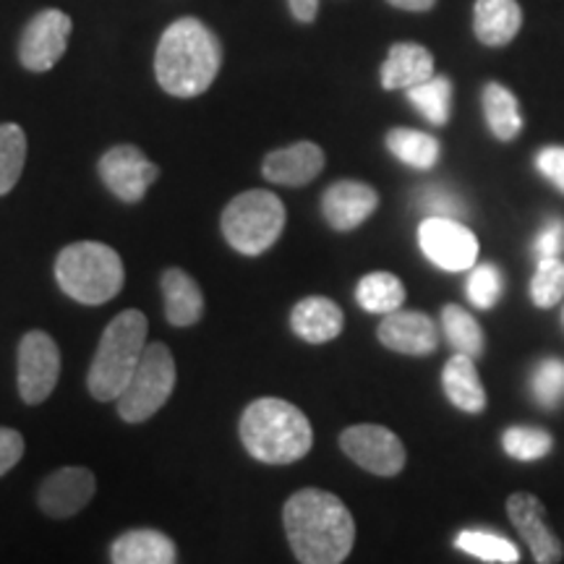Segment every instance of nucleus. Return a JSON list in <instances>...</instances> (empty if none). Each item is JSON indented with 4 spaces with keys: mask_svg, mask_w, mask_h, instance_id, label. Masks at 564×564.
Returning <instances> with one entry per match:
<instances>
[{
    "mask_svg": "<svg viewBox=\"0 0 564 564\" xmlns=\"http://www.w3.org/2000/svg\"><path fill=\"white\" fill-rule=\"evenodd\" d=\"M285 204L270 192H246L223 212V236L243 257L270 251L285 230Z\"/></svg>",
    "mask_w": 564,
    "mask_h": 564,
    "instance_id": "423d86ee",
    "label": "nucleus"
},
{
    "mask_svg": "<svg viewBox=\"0 0 564 564\" xmlns=\"http://www.w3.org/2000/svg\"><path fill=\"white\" fill-rule=\"evenodd\" d=\"M223 66V45L199 19H178L167 26L154 53V76L173 97L204 95Z\"/></svg>",
    "mask_w": 564,
    "mask_h": 564,
    "instance_id": "f03ea898",
    "label": "nucleus"
},
{
    "mask_svg": "<svg viewBox=\"0 0 564 564\" xmlns=\"http://www.w3.org/2000/svg\"><path fill=\"white\" fill-rule=\"evenodd\" d=\"M343 453L373 476H398L405 468V447L400 436L379 423H358L340 434Z\"/></svg>",
    "mask_w": 564,
    "mask_h": 564,
    "instance_id": "9d476101",
    "label": "nucleus"
},
{
    "mask_svg": "<svg viewBox=\"0 0 564 564\" xmlns=\"http://www.w3.org/2000/svg\"><path fill=\"white\" fill-rule=\"evenodd\" d=\"M442 327L444 335H447L449 345H453L455 352H465L470 358L484 356V329L474 316L465 312L457 303H449V306L442 308Z\"/></svg>",
    "mask_w": 564,
    "mask_h": 564,
    "instance_id": "cd10ccee",
    "label": "nucleus"
},
{
    "mask_svg": "<svg viewBox=\"0 0 564 564\" xmlns=\"http://www.w3.org/2000/svg\"><path fill=\"white\" fill-rule=\"evenodd\" d=\"M421 251L444 272H465L478 262V238L453 217H426L419 225Z\"/></svg>",
    "mask_w": 564,
    "mask_h": 564,
    "instance_id": "1a4fd4ad",
    "label": "nucleus"
},
{
    "mask_svg": "<svg viewBox=\"0 0 564 564\" xmlns=\"http://www.w3.org/2000/svg\"><path fill=\"white\" fill-rule=\"evenodd\" d=\"M535 167L564 194V147H544L535 154Z\"/></svg>",
    "mask_w": 564,
    "mask_h": 564,
    "instance_id": "c9c22d12",
    "label": "nucleus"
},
{
    "mask_svg": "<svg viewBox=\"0 0 564 564\" xmlns=\"http://www.w3.org/2000/svg\"><path fill=\"white\" fill-rule=\"evenodd\" d=\"M61 291L84 306H102L123 291V262L116 249L100 241L70 243L55 259Z\"/></svg>",
    "mask_w": 564,
    "mask_h": 564,
    "instance_id": "39448f33",
    "label": "nucleus"
},
{
    "mask_svg": "<svg viewBox=\"0 0 564 564\" xmlns=\"http://www.w3.org/2000/svg\"><path fill=\"white\" fill-rule=\"evenodd\" d=\"M531 299L533 306L552 308L564 299V259L544 257L539 259L535 274L531 280Z\"/></svg>",
    "mask_w": 564,
    "mask_h": 564,
    "instance_id": "2f4dec72",
    "label": "nucleus"
},
{
    "mask_svg": "<svg viewBox=\"0 0 564 564\" xmlns=\"http://www.w3.org/2000/svg\"><path fill=\"white\" fill-rule=\"evenodd\" d=\"M387 150L405 165L415 167V171H432L440 162V141L432 133H423L415 129H392L387 133Z\"/></svg>",
    "mask_w": 564,
    "mask_h": 564,
    "instance_id": "393cba45",
    "label": "nucleus"
},
{
    "mask_svg": "<svg viewBox=\"0 0 564 564\" xmlns=\"http://www.w3.org/2000/svg\"><path fill=\"white\" fill-rule=\"evenodd\" d=\"M535 253H539V259L562 257L564 253V220H552L544 230H541L539 241H535Z\"/></svg>",
    "mask_w": 564,
    "mask_h": 564,
    "instance_id": "4c0bfd02",
    "label": "nucleus"
},
{
    "mask_svg": "<svg viewBox=\"0 0 564 564\" xmlns=\"http://www.w3.org/2000/svg\"><path fill=\"white\" fill-rule=\"evenodd\" d=\"M481 102H484L486 126H489V131L499 141H512L520 131H523V110H520L518 97H514L505 84L499 82L486 84Z\"/></svg>",
    "mask_w": 564,
    "mask_h": 564,
    "instance_id": "b1692460",
    "label": "nucleus"
},
{
    "mask_svg": "<svg viewBox=\"0 0 564 564\" xmlns=\"http://www.w3.org/2000/svg\"><path fill=\"white\" fill-rule=\"evenodd\" d=\"M147 329H150L147 316L137 308L118 314L105 327L87 377L91 398L102 400V403L121 398L141 361V352L147 348Z\"/></svg>",
    "mask_w": 564,
    "mask_h": 564,
    "instance_id": "20e7f679",
    "label": "nucleus"
},
{
    "mask_svg": "<svg viewBox=\"0 0 564 564\" xmlns=\"http://www.w3.org/2000/svg\"><path fill=\"white\" fill-rule=\"evenodd\" d=\"M241 442L253 460L291 465L308 455L314 429L301 408L280 398H262L241 415Z\"/></svg>",
    "mask_w": 564,
    "mask_h": 564,
    "instance_id": "7ed1b4c3",
    "label": "nucleus"
},
{
    "mask_svg": "<svg viewBox=\"0 0 564 564\" xmlns=\"http://www.w3.org/2000/svg\"><path fill=\"white\" fill-rule=\"evenodd\" d=\"M408 100H411L423 118L434 126H444L453 112V82L447 76H432V79L415 84L408 89Z\"/></svg>",
    "mask_w": 564,
    "mask_h": 564,
    "instance_id": "bb28decb",
    "label": "nucleus"
},
{
    "mask_svg": "<svg viewBox=\"0 0 564 564\" xmlns=\"http://www.w3.org/2000/svg\"><path fill=\"white\" fill-rule=\"evenodd\" d=\"M291 3L293 17L303 21V24H312L316 19V11H319V0H288Z\"/></svg>",
    "mask_w": 564,
    "mask_h": 564,
    "instance_id": "58836bf2",
    "label": "nucleus"
},
{
    "mask_svg": "<svg viewBox=\"0 0 564 564\" xmlns=\"http://www.w3.org/2000/svg\"><path fill=\"white\" fill-rule=\"evenodd\" d=\"M97 481L89 468H61L42 481L37 502L51 518H70L95 497Z\"/></svg>",
    "mask_w": 564,
    "mask_h": 564,
    "instance_id": "4468645a",
    "label": "nucleus"
},
{
    "mask_svg": "<svg viewBox=\"0 0 564 564\" xmlns=\"http://www.w3.org/2000/svg\"><path fill=\"white\" fill-rule=\"evenodd\" d=\"M502 447L512 460L533 463L552 453L554 436L535 426H510L502 434Z\"/></svg>",
    "mask_w": 564,
    "mask_h": 564,
    "instance_id": "7c9ffc66",
    "label": "nucleus"
},
{
    "mask_svg": "<svg viewBox=\"0 0 564 564\" xmlns=\"http://www.w3.org/2000/svg\"><path fill=\"white\" fill-rule=\"evenodd\" d=\"M97 171H100V178L110 188V194L129 204L144 199V194L150 192V186L160 175V167L131 144L112 147L105 152Z\"/></svg>",
    "mask_w": 564,
    "mask_h": 564,
    "instance_id": "f8f14e48",
    "label": "nucleus"
},
{
    "mask_svg": "<svg viewBox=\"0 0 564 564\" xmlns=\"http://www.w3.org/2000/svg\"><path fill=\"white\" fill-rule=\"evenodd\" d=\"M162 295H165V316L173 327H192L204 316V295L196 280L183 270L162 274Z\"/></svg>",
    "mask_w": 564,
    "mask_h": 564,
    "instance_id": "4be33fe9",
    "label": "nucleus"
},
{
    "mask_svg": "<svg viewBox=\"0 0 564 564\" xmlns=\"http://www.w3.org/2000/svg\"><path fill=\"white\" fill-rule=\"evenodd\" d=\"M291 327L303 343L322 345L335 340L343 333L345 314L333 299L312 295V299H303L293 306Z\"/></svg>",
    "mask_w": 564,
    "mask_h": 564,
    "instance_id": "a211bd4d",
    "label": "nucleus"
},
{
    "mask_svg": "<svg viewBox=\"0 0 564 564\" xmlns=\"http://www.w3.org/2000/svg\"><path fill=\"white\" fill-rule=\"evenodd\" d=\"M455 546L489 564H514L520 560L518 546L512 541L489 531H460L455 539Z\"/></svg>",
    "mask_w": 564,
    "mask_h": 564,
    "instance_id": "c756f323",
    "label": "nucleus"
},
{
    "mask_svg": "<svg viewBox=\"0 0 564 564\" xmlns=\"http://www.w3.org/2000/svg\"><path fill=\"white\" fill-rule=\"evenodd\" d=\"M26 162V133L17 123L0 126V196L17 186Z\"/></svg>",
    "mask_w": 564,
    "mask_h": 564,
    "instance_id": "c85d7f7f",
    "label": "nucleus"
},
{
    "mask_svg": "<svg viewBox=\"0 0 564 564\" xmlns=\"http://www.w3.org/2000/svg\"><path fill=\"white\" fill-rule=\"evenodd\" d=\"M356 301L371 314H390L405 303V288L400 278L390 272H371L358 282Z\"/></svg>",
    "mask_w": 564,
    "mask_h": 564,
    "instance_id": "a878e982",
    "label": "nucleus"
},
{
    "mask_svg": "<svg viewBox=\"0 0 564 564\" xmlns=\"http://www.w3.org/2000/svg\"><path fill=\"white\" fill-rule=\"evenodd\" d=\"M544 512L546 507L541 505V499L528 491H514L512 497L507 499V514H510L514 531L523 535L533 560L539 564H554L564 556V549L552 528L546 525Z\"/></svg>",
    "mask_w": 564,
    "mask_h": 564,
    "instance_id": "ddd939ff",
    "label": "nucleus"
},
{
    "mask_svg": "<svg viewBox=\"0 0 564 564\" xmlns=\"http://www.w3.org/2000/svg\"><path fill=\"white\" fill-rule=\"evenodd\" d=\"M476 358L455 352L442 371V387L447 400L465 413H484L486 408V390L481 377H478Z\"/></svg>",
    "mask_w": 564,
    "mask_h": 564,
    "instance_id": "412c9836",
    "label": "nucleus"
},
{
    "mask_svg": "<svg viewBox=\"0 0 564 564\" xmlns=\"http://www.w3.org/2000/svg\"><path fill=\"white\" fill-rule=\"evenodd\" d=\"M282 525L295 560L303 564L345 562L356 544L352 514L333 491H295L282 510Z\"/></svg>",
    "mask_w": 564,
    "mask_h": 564,
    "instance_id": "f257e3e1",
    "label": "nucleus"
},
{
    "mask_svg": "<svg viewBox=\"0 0 564 564\" xmlns=\"http://www.w3.org/2000/svg\"><path fill=\"white\" fill-rule=\"evenodd\" d=\"M324 171V152L314 141H299V144L274 150L264 158L262 173L267 181L280 186H306Z\"/></svg>",
    "mask_w": 564,
    "mask_h": 564,
    "instance_id": "f3484780",
    "label": "nucleus"
},
{
    "mask_svg": "<svg viewBox=\"0 0 564 564\" xmlns=\"http://www.w3.org/2000/svg\"><path fill=\"white\" fill-rule=\"evenodd\" d=\"M502 288H505L502 272H499L494 264H474V267H470L468 299L474 301V306L491 308L494 303L499 301V295H502Z\"/></svg>",
    "mask_w": 564,
    "mask_h": 564,
    "instance_id": "72a5a7b5",
    "label": "nucleus"
},
{
    "mask_svg": "<svg viewBox=\"0 0 564 564\" xmlns=\"http://www.w3.org/2000/svg\"><path fill=\"white\" fill-rule=\"evenodd\" d=\"M523 26V9L518 0H476L474 32L486 47H505Z\"/></svg>",
    "mask_w": 564,
    "mask_h": 564,
    "instance_id": "6ab92c4d",
    "label": "nucleus"
},
{
    "mask_svg": "<svg viewBox=\"0 0 564 564\" xmlns=\"http://www.w3.org/2000/svg\"><path fill=\"white\" fill-rule=\"evenodd\" d=\"M24 436L13 429L0 426V476H6L24 457Z\"/></svg>",
    "mask_w": 564,
    "mask_h": 564,
    "instance_id": "e433bc0d",
    "label": "nucleus"
},
{
    "mask_svg": "<svg viewBox=\"0 0 564 564\" xmlns=\"http://www.w3.org/2000/svg\"><path fill=\"white\" fill-rule=\"evenodd\" d=\"M379 207V194L369 183L337 181L322 196V215L329 228L348 232L364 225Z\"/></svg>",
    "mask_w": 564,
    "mask_h": 564,
    "instance_id": "2eb2a0df",
    "label": "nucleus"
},
{
    "mask_svg": "<svg viewBox=\"0 0 564 564\" xmlns=\"http://www.w3.org/2000/svg\"><path fill=\"white\" fill-rule=\"evenodd\" d=\"M110 560L116 564H173L178 549L160 531H129L112 541Z\"/></svg>",
    "mask_w": 564,
    "mask_h": 564,
    "instance_id": "5701e85b",
    "label": "nucleus"
},
{
    "mask_svg": "<svg viewBox=\"0 0 564 564\" xmlns=\"http://www.w3.org/2000/svg\"><path fill=\"white\" fill-rule=\"evenodd\" d=\"M70 30H74V24H70L68 13H63L58 9L40 11L37 17L26 24L24 34H21V66L32 70V74H45V70H51L55 63L63 58V53H66Z\"/></svg>",
    "mask_w": 564,
    "mask_h": 564,
    "instance_id": "9b49d317",
    "label": "nucleus"
},
{
    "mask_svg": "<svg viewBox=\"0 0 564 564\" xmlns=\"http://www.w3.org/2000/svg\"><path fill=\"white\" fill-rule=\"evenodd\" d=\"M173 352L162 343L147 345L129 387H126L121 398H118V413H121V419L129 423L150 421L152 415L167 403V398L173 394Z\"/></svg>",
    "mask_w": 564,
    "mask_h": 564,
    "instance_id": "0eeeda50",
    "label": "nucleus"
},
{
    "mask_svg": "<svg viewBox=\"0 0 564 564\" xmlns=\"http://www.w3.org/2000/svg\"><path fill=\"white\" fill-rule=\"evenodd\" d=\"M377 337L384 348L405 352V356H429L440 345V333H436L432 316L421 312H403V308L384 314Z\"/></svg>",
    "mask_w": 564,
    "mask_h": 564,
    "instance_id": "dca6fc26",
    "label": "nucleus"
},
{
    "mask_svg": "<svg viewBox=\"0 0 564 564\" xmlns=\"http://www.w3.org/2000/svg\"><path fill=\"white\" fill-rule=\"evenodd\" d=\"M19 394L26 405L51 398L61 377V350L42 329H32L19 343Z\"/></svg>",
    "mask_w": 564,
    "mask_h": 564,
    "instance_id": "6e6552de",
    "label": "nucleus"
},
{
    "mask_svg": "<svg viewBox=\"0 0 564 564\" xmlns=\"http://www.w3.org/2000/svg\"><path fill=\"white\" fill-rule=\"evenodd\" d=\"M387 3L394 6V9H400V11L423 13V11H432L436 6V0H387Z\"/></svg>",
    "mask_w": 564,
    "mask_h": 564,
    "instance_id": "ea45409f",
    "label": "nucleus"
},
{
    "mask_svg": "<svg viewBox=\"0 0 564 564\" xmlns=\"http://www.w3.org/2000/svg\"><path fill=\"white\" fill-rule=\"evenodd\" d=\"M382 87L384 89H411L415 84L432 79L434 76V55L419 42H398L387 53L382 63Z\"/></svg>",
    "mask_w": 564,
    "mask_h": 564,
    "instance_id": "aec40b11",
    "label": "nucleus"
},
{
    "mask_svg": "<svg viewBox=\"0 0 564 564\" xmlns=\"http://www.w3.org/2000/svg\"><path fill=\"white\" fill-rule=\"evenodd\" d=\"M415 204L426 212V217H453V220H460L465 212H468L460 196L444 186H423L415 194Z\"/></svg>",
    "mask_w": 564,
    "mask_h": 564,
    "instance_id": "f704fd0d",
    "label": "nucleus"
},
{
    "mask_svg": "<svg viewBox=\"0 0 564 564\" xmlns=\"http://www.w3.org/2000/svg\"><path fill=\"white\" fill-rule=\"evenodd\" d=\"M533 398L544 408H556L564 403V361L560 358H546L535 366L531 379Z\"/></svg>",
    "mask_w": 564,
    "mask_h": 564,
    "instance_id": "473e14b6",
    "label": "nucleus"
}]
</instances>
